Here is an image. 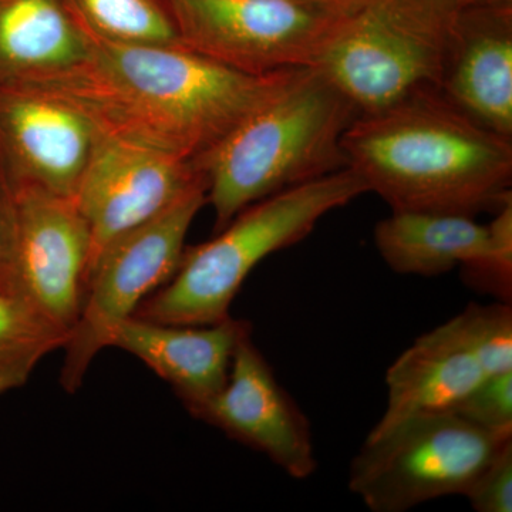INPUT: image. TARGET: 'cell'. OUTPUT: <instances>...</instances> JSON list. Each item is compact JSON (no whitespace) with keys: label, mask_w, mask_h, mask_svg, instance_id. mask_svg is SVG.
<instances>
[{"label":"cell","mask_w":512,"mask_h":512,"mask_svg":"<svg viewBox=\"0 0 512 512\" xmlns=\"http://www.w3.org/2000/svg\"><path fill=\"white\" fill-rule=\"evenodd\" d=\"M201 183L207 177L194 161L104 133L72 197L90 229V265L113 239L156 217Z\"/></svg>","instance_id":"obj_11"},{"label":"cell","mask_w":512,"mask_h":512,"mask_svg":"<svg viewBox=\"0 0 512 512\" xmlns=\"http://www.w3.org/2000/svg\"><path fill=\"white\" fill-rule=\"evenodd\" d=\"M92 53V36L64 0H0V84L62 79Z\"/></svg>","instance_id":"obj_16"},{"label":"cell","mask_w":512,"mask_h":512,"mask_svg":"<svg viewBox=\"0 0 512 512\" xmlns=\"http://www.w3.org/2000/svg\"><path fill=\"white\" fill-rule=\"evenodd\" d=\"M348 167L393 211L476 217L512 202V138L481 126L440 90H420L352 121Z\"/></svg>","instance_id":"obj_2"},{"label":"cell","mask_w":512,"mask_h":512,"mask_svg":"<svg viewBox=\"0 0 512 512\" xmlns=\"http://www.w3.org/2000/svg\"><path fill=\"white\" fill-rule=\"evenodd\" d=\"M464 497L477 512L512 511V443L481 471Z\"/></svg>","instance_id":"obj_22"},{"label":"cell","mask_w":512,"mask_h":512,"mask_svg":"<svg viewBox=\"0 0 512 512\" xmlns=\"http://www.w3.org/2000/svg\"><path fill=\"white\" fill-rule=\"evenodd\" d=\"M375 244L392 271L424 278L476 271L491 252L488 225L448 212L393 211L376 225Z\"/></svg>","instance_id":"obj_17"},{"label":"cell","mask_w":512,"mask_h":512,"mask_svg":"<svg viewBox=\"0 0 512 512\" xmlns=\"http://www.w3.org/2000/svg\"><path fill=\"white\" fill-rule=\"evenodd\" d=\"M507 370H512L511 303H471L394 360L386 373V410L367 439L413 414L450 410L488 377Z\"/></svg>","instance_id":"obj_9"},{"label":"cell","mask_w":512,"mask_h":512,"mask_svg":"<svg viewBox=\"0 0 512 512\" xmlns=\"http://www.w3.org/2000/svg\"><path fill=\"white\" fill-rule=\"evenodd\" d=\"M258 453L295 480L318 470L311 423L252 340H239L227 383L188 412Z\"/></svg>","instance_id":"obj_13"},{"label":"cell","mask_w":512,"mask_h":512,"mask_svg":"<svg viewBox=\"0 0 512 512\" xmlns=\"http://www.w3.org/2000/svg\"><path fill=\"white\" fill-rule=\"evenodd\" d=\"M491 237L490 258L473 274L463 276L474 291L485 293L495 301H512V202L505 205L488 224Z\"/></svg>","instance_id":"obj_20"},{"label":"cell","mask_w":512,"mask_h":512,"mask_svg":"<svg viewBox=\"0 0 512 512\" xmlns=\"http://www.w3.org/2000/svg\"><path fill=\"white\" fill-rule=\"evenodd\" d=\"M369 192L350 167L249 205L211 241L185 247L173 278L141 303L137 318L212 325L229 318L249 274L266 256L308 237L329 212Z\"/></svg>","instance_id":"obj_4"},{"label":"cell","mask_w":512,"mask_h":512,"mask_svg":"<svg viewBox=\"0 0 512 512\" xmlns=\"http://www.w3.org/2000/svg\"><path fill=\"white\" fill-rule=\"evenodd\" d=\"M359 111L318 69H301L195 161L215 232L269 195L348 167L342 137Z\"/></svg>","instance_id":"obj_3"},{"label":"cell","mask_w":512,"mask_h":512,"mask_svg":"<svg viewBox=\"0 0 512 512\" xmlns=\"http://www.w3.org/2000/svg\"><path fill=\"white\" fill-rule=\"evenodd\" d=\"M13 222L12 191L0 170V291L12 292Z\"/></svg>","instance_id":"obj_23"},{"label":"cell","mask_w":512,"mask_h":512,"mask_svg":"<svg viewBox=\"0 0 512 512\" xmlns=\"http://www.w3.org/2000/svg\"><path fill=\"white\" fill-rule=\"evenodd\" d=\"M67 338L22 296L0 291V396L25 386L37 365L63 349Z\"/></svg>","instance_id":"obj_18"},{"label":"cell","mask_w":512,"mask_h":512,"mask_svg":"<svg viewBox=\"0 0 512 512\" xmlns=\"http://www.w3.org/2000/svg\"><path fill=\"white\" fill-rule=\"evenodd\" d=\"M249 332L251 323L232 316L212 325H173L133 316L117 329L111 348L141 360L191 412L227 383L238 342Z\"/></svg>","instance_id":"obj_14"},{"label":"cell","mask_w":512,"mask_h":512,"mask_svg":"<svg viewBox=\"0 0 512 512\" xmlns=\"http://www.w3.org/2000/svg\"><path fill=\"white\" fill-rule=\"evenodd\" d=\"M160 3L185 49L258 76L318 66L353 5L335 0Z\"/></svg>","instance_id":"obj_8"},{"label":"cell","mask_w":512,"mask_h":512,"mask_svg":"<svg viewBox=\"0 0 512 512\" xmlns=\"http://www.w3.org/2000/svg\"><path fill=\"white\" fill-rule=\"evenodd\" d=\"M440 92L481 126L512 138V5L460 10Z\"/></svg>","instance_id":"obj_15"},{"label":"cell","mask_w":512,"mask_h":512,"mask_svg":"<svg viewBox=\"0 0 512 512\" xmlns=\"http://www.w3.org/2000/svg\"><path fill=\"white\" fill-rule=\"evenodd\" d=\"M92 40L89 62L37 86L76 101L106 133L143 141L194 163L301 70L258 76L184 46Z\"/></svg>","instance_id":"obj_1"},{"label":"cell","mask_w":512,"mask_h":512,"mask_svg":"<svg viewBox=\"0 0 512 512\" xmlns=\"http://www.w3.org/2000/svg\"><path fill=\"white\" fill-rule=\"evenodd\" d=\"M512 430L474 426L451 412L406 417L366 439L349 467L348 487L372 512H406L448 495H466Z\"/></svg>","instance_id":"obj_6"},{"label":"cell","mask_w":512,"mask_h":512,"mask_svg":"<svg viewBox=\"0 0 512 512\" xmlns=\"http://www.w3.org/2000/svg\"><path fill=\"white\" fill-rule=\"evenodd\" d=\"M458 13L453 0H356L313 69L359 114L440 90Z\"/></svg>","instance_id":"obj_5"},{"label":"cell","mask_w":512,"mask_h":512,"mask_svg":"<svg viewBox=\"0 0 512 512\" xmlns=\"http://www.w3.org/2000/svg\"><path fill=\"white\" fill-rule=\"evenodd\" d=\"M458 9L487 8V6L512 5V0H453Z\"/></svg>","instance_id":"obj_24"},{"label":"cell","mask_w":512,"mask_h":512,"mask_svg":"<svg viewBox=\"0 0 512 512\" xmlns=\"http://www.w3.org/2000/svg\"><path fill=\"white\" fill-rule=\"evenodd\" d=\"M450 410L481 429L512 430V370L488 377Z\"/></svg>","instance_id":"obj_21"},{"label":"cell","mask_w":512,"mask_h":512,"mask_svg":"<svg viewBox=\"0 0 512 512\" xmlns=\"http://www.w3.org/2000/svg\"><path fill=\"white\" fill-rule=\"evenodd\" d=\"M9 185L15 222L12 292L69 335L87 291L90 229L72 198Z\"/></svg>","instance_id":"obj_10"},{"label":"cell","mask_w":512,"mask_h":512,"mask_svg":"<svg viewBox=\"0 0 512 512\" xmlns=\"http://www.w3.org/2000/svg\"><path fill=\"white\" fill-rule=\"evenodd\" d=\"M106 131L80 104L36 84H0V170L72 198Z\"/></svg>","instance_id":"obj_12"},{"label":"cell","mask_w":512,"mask_h":512,"mask_svg":"<svg viewBox=\"0 0 512 512\" xmlns=\"http://www.w3.org/2000/svg\"><path fill=\"white\" fill-rule=\"evenodd\" d=\"M90 36L121 45L181 46L160 0H64Z\"/></svg>","instance_id":"obj_19"},{"label":"cell","mask_w":512,"mask_h":512,"mask_svg":"<svg viewBox=\"0 0 512 512\" xmlns=\"http://www.w3.org/2000/svg\"><path fill=\"white\" fill-rule=\"evenodd\" d=\"M335 2L346 3V5H349V3H353L355 0H335Z\"/></svg>","instance_id":"obj_25"},{"label":"cell","mask_w":512,"mask_h":512,"mask_svg":"<svg viewBox=\"0 0 512 512\" xmlns=\"http://www.w3.org/2000/svg\"><path fill=\"white\" fill-rule=\"evenodd\" d=\"M208 184L195 185L163 212L109 242L90 265L76 325L64 345L60 386L74 394L101 350L141 303L167 284L183 258L192 221L207 204Z\"/></svg>","instance_id":"obj_7"}]
</instances>
